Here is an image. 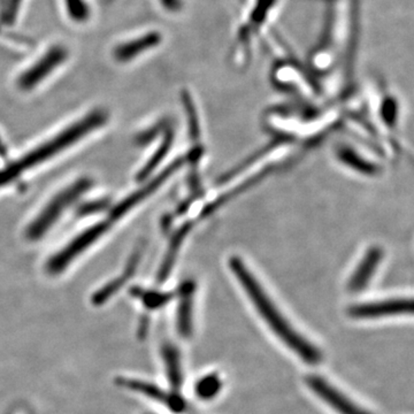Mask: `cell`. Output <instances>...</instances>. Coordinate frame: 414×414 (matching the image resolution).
Here are the masks:
<instances>
[{"label":"cell","instance_id":"obj_9","mask_svg":"<svg viewBox=\"0 0 414 414\" xmlns=\"http://www.w3.org/2000/svg\"><path fill=\"white\" fill-rule=\"evenodd\" d=\"M121 384L128 389L146 395V397L162 403L175 413H182L187 408V403L181 397V395L176 393H167L155 384L148 383L144 381L132 380V379H122Z\"/></svg>","mask_w":414,"mask_h":414},{"label":"cell","instance_id":"obj_17","mask_svg":"<svg viewBox=\"0 0 414 414\" xmlns=\"http://www.w3.org/2000/svg\"><path fill=\"white\" fill-rule=\"evenodd\" d=\"M223 388V381L216 374H209L202 377L196 384L195 391L200 399H212L219 394Z\"/></svg>","mask_w":414,"mask_h":414},{"label":"cell","instance_id":"obj_6","mask_svg":"<svg viewBox=\"0 0 414 414\" xmlns=\"http://www.w3.org/2000/svg\"><path fill=\"white\" fill-rule=\"evenodd\" d=\"M67 57L68 52L64 47L54 45L45 52L40 60L36 61L31 68L22 73L17 80V85L22 90H31L47 78L55 68L59 67Z\"/></svg>","mask_w":414,"mask_h":414},{"label":"cell","instance_id":"obj_19","mask_svg":"<svg viewBox=\"0 0 414 414\" xmlns=\"http://www.w3.org/2000/svg\"><path fill=\"white\" fill-rule=\"evenodd\" d=\"M132 296L139 297L145 307L148 309H159L165 305L171 300V295L169 293H153V291H143L139 288L132 290Z\"/></svg>","mask_w":414,"mask_h":414},{"label":"cell","instance_id":"obj_10","mask_svg":"<svg viewBox=\"0 0 414 414\" xmlns=\"http://www.w3.org/2000/svg\"><path fill=\"white\" fill-rule=\"evenodd\" d=\"M141 251H143V248L139 246L135 252L132 253V257L129 258L123 273L118 277H115L114 279H112L111 282L105 284L103 288L98 290L97 293H94L92 298V303L94 305L99 307V305L106 303L111 297L114 296L115 293L121 289L122 286H125L126 283L128 282L129 279H132V275L135 274L136 270H137L138 263L141 260Z\"/></svg>","mask_w":414,"mask_h":414},{"label":"cell","instance_id":"obj_20","mask_svg":"<svg viewBox=\"0 0 414 414\" xmlns=\"http://www.w3.org/2000/svg\"><path fill=\"white\" fill-rule=\"evenodd\" d=\"M67 13L75 22H85L90 17V8L85 0H64Z\"/></svg>","mask_w":414,"mask_h":414},{"label":"cell","instance_id":"obj_12","mask_svg":"<svg viewBox=\"0 0 414 414\" xmlns=\"http://www.w3.org/2000/svg\"><path fill=\"white\" fill-rule=\"evenodd\" d=\"M274 3L275 0H257L253 12L250 15V20L243 27V31L239 33V41H237L239 46H248L250 44L253 36L259 31L261 24L266 20V17Z\"/></svg>","mask_w":414,"mask_h":414},{"label":"cell","instance_id":"obj_21","mask_svg":"<svg viewBox=\"0 0 414 414\" xmlns=\"http://www.w3.org/2000/svg\"><path fill=\"white\" fill-rule=\"evenodd\" d=\"M110 202L108 200H94V202H88L80 206L78 209V216H88L92 214L104 212L108 209Z\"/></svg>","mask_w":414,"mask_h":414},{"label":"cell","instance_id":"obj_22","mask_svg":"<svg viewBox=\"0 0 414 414\" xmlns=\"http://www.w3.org/2000/svg\"><path fill=\"white\" fill-rule=\"evenodd\" d=\"M21 1H22V0H8L6 10H5V19H6L8 22H12V21L15 19V17H17V10H19V7H20Z\"/></svg>","mask_w":414,"mask_h":414},{"label":"cell","instance_id":"obj_4","mask_svg":"<svg viewBox=\"0 0 414 414\" xmlns=\"http://www.w3.org/2000/svg\"><path fill=\"white\" fill-rule=\"evenodd\" d=\"M111 226V221L106 219L80 234L64 250H61L60 252H58L47 261V272L52 275H58L64 272L76 257L80 256L89 246L97 242V239L105 235Z\"/></svg>","mask_w":414,"mask_h":414},{"label":"cell","instance_id":"obj_2","mask_svg":"<svg viewBox=\"0 0 414 414\" xmlns=\"http://www.w3.org/2000/svg\"><path fill=\"white\" fill-rule=\"evenodd\" d=\"M106 121H107V113L105 111L96 110V111L89 113L87 117L81 119L74 125H71V127H68L59 135L41 145L40 148H35L34 151L29 152L28 155H24V158H21L20 160L7 166L6 169L0 171V187L12 182L24 171L33 169L35 166L40 165L45 160L52 158L53 155L64 151V148H67L68 146L80 141L81 138L88 135L101 126H104Z\"/></svg>","mask_w":414,"mask_h":414},{"label":"cell","instance_id":"obj_15","mask_svg":"<svg viewBox=\"0 0 414 414\" xmlns=\"http://www.w3.org/2000/svg\"><path fill=\"white\" fill-rule=\"evenodd\" d=\"M193 286L192 284H185L181 290V300L178 309V330L182 337H189L192 334V295Z\"/></svg>","mask_w":414,"mask_h":414},{"label":"cell","instance_id":"obj_24","mask_svg":"<svg viewBox=\"0 0 414 414\" xmlns=\"http://www.w3.org/2000/svg\"><path fill=\"white\" fill-rule=\"evenodd\" d=\"M7 155V148L3 144V141H1V138H0V157L1 158H5Z\"/></svg>","mask_w":414,"mask_h":414},{"label":"cell","instance_id":"obj_18","mask_svg":"<svg viewBox=\"0 0 414 414\" xmlns=\"http://www.w3.org/2000/svg\"><path fill=\"white\" fill-rule=\"evenodd\" d=\"M183 235H184V232L181 230L173 239L171 246H169V253H167V256H166L165 260L162 263V268L159 270V282H164L169 277V272L172 270L173 264H174V259H175L176 252L179 250L180 244L182 242Z\"/></svg>","mask_w":414,"mask_h":414},{"label":"cell","instance_id":"obj_13","mask_svg":"<svg viewBox=\"0 0 414 414\" xmlns=\"http://www.w3.org/2000/svg\"><path fill=\"white\" fill-rule=\"evenodd\" d=\"M381 259H382V251L379 248L370 250L368 255L365 256L364 260L361 261V266L358 267L357 270L354 272L349 283V289L351 291H361L365 289L373 277Z\"/></svg>","mask_w":414,"mask_h":414},{"label":"cell","instance_id":"obj_16","mask_svg":"<svg viewBox=\"0 0 414 414\" xmlns=\"http://www.w3.org/2000/svg\"><path fill=\"white\" fill-rule=\"evenodd\" d=\"M172 143L173 132L172 130H169V132H166L165 137H164V141H162V144L159 145L158 150L152 155L150 160H148V162L145 164L144 167L138 172L137 176H136L137 181H143V180L146 179V178L155 171V167L162 162V159L165 158L166 155L169 153V148L172 146Z\"/></svg>","mask_w":414,"mask_h":414},{"label":"cell","instance_id":"obj_1","mask_svg":"<svg viewBox=\"0 0 414 414\" xmlns=\"http://www.w3.org/2000/svg\"><path fill=\"white\" fill-rule=\"evenodd\" d=\"M230 267L236 277L245 290L250 300L259 312L265 322L268 325L272 331L293 351L302 361L307 364L317 365L322 361V354L314 344L302 336L283 314L279 312L275 304L272 302L268 295L264 291L259 282H257L255 276L246 268L242 260L232 258Z\"/></svg>","mask_w":414,"mask_h":414},{"label":"cell","instance_id":"obj_7","mask_svg":"<svg viewBox=\"0 0 414 414\" xmlns=\"http://www.w3.org/2000/svg\"><path fill=\"white\" fill-rule=\"evenodd\" d=\"M413 303L406 298L381 300L375 303L361 304L349 309V316L354 319H380L411 314Z\"/></svg>","mask_w":414,"mask_h":414},{"label":"cell","instance_id":"obj_8","mask_svg":"<svg viewBox=\"0 0 414 414\" xmlns=\"http://www.w3.org/2000/svg\"><path fill=\"white\" fill-rule=\"evenodd\" d=\"M182 159H178L175 162H172L167 169H164L159 175L155 176V179L150 181L148 184L141 187L139 190L123 199L120 204L113 207L110 213V216H108V220L113 223L117 220L121 219L122 216H125L130 209H134L137 204L143 202L145 198H148V196L153 193L162 183L165 182L166 180H169L172 174H174L182 166Z\"/></svg>","mask_w":414,"mask_h":414},{"label":"cell","instance_id":"obj_14","mask_svg":"<svg viewBox=\"0 0 414 414\" xmlns=\"http://www.w3.org/2000/svg\"><path fill=\"white\" fill-rule=\"evenodd\" d=\"M162 354L166 373H167L169 383L173 388V393L179 394L183 382L182 361H181L179 349L173 344L166 343L162 347Z\"/></svg>","mask_w":414,"mask_h":414},{"label":"cell","instance_id":"obj_3","mask_svg":"<svg viewBox=\"0 0 414 414\" xmlns=\"http://www.w3.org/2000/svg\"><path fill=\"white\" fill-rule=\"evenodd\" d=\"M92 187V181L89 178H82L76 182L69 185L67 189L59 192L49 205L42 211L41 214L28 227L27 239L29 241H38L49 232L51 227L57 223L59 216L64 209H68L73 202H76L83 193Z\"/></svg>","mask_w":414,"mask_h":414},{"label":"cell","instance_id":"obj_11","mask_svg":"<svg viewBox=\"0 0 414 414\" xmlns=\"http://www.w3.org/2000/svg\"><path fill=\"white\" fill-rule=\"evenodd\" d=\"M162 42V35L157 31H150L139 37L127 41L119 45L114 50V57L120 62H127L138 57L139 54L158 46Z\"/></svg>","mask_w":414,"mask_h":414},{"label":"cell","instance_id":"obj_5","mask_svg":"<svg viewBox=\"0 0 414 414\" xmlns=\"http://www.w3.org/2000/svg\"><path fill=\"white\" fill-rule=\"evenodd\" d=\"M307 384L318 397L338 414H372L351 401L350 398L319 375H309Z\"/></svg>","mask_w":414,"mask_h":414},{"label":"cell","instance_id":"obj_23","mask_svg":"<svg viewBox=\"0 0 414 414\" xmlns=\"http://www.w3.org/2000/svg\"><path fill=\"white\" fill-rule=\"evenodd\" d=\"M164 6L167 7L171 10H178L180 8V0H160Z\"/></svg>","mask_w":414,"mask_h":414}]
</instances>
